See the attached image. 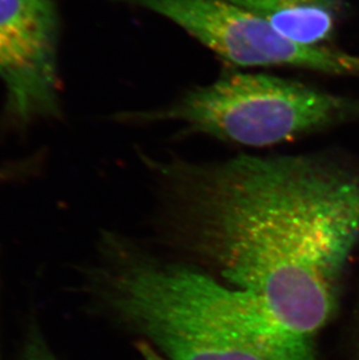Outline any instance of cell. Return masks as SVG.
<instances>
[{
  "instance_id": "277c9868",
  "label": "cell",
  "mask_w": 359,
  "mask_h": 360,
  "mask_svg": "<svg viewBox=\"0 0 359 360\" xmlns=\"http://www.w3.org/2000/svg\"><path fill=\"white\" fill-rule=\"evenodd\" d=\"M177 25L236 69H298L327 75H359V56L334 46H306L270 21L223 0H113Z\"/></svg>"
},
{
  "instance_id": "ba28073f",
  "label": "cell",
  "mask_w": 359,
  "mask_h": 360,
  "mask_svg": "<svg viewBox=\"0 0 359 360\" xmlns=\"http://www.w3.org/2000/svg\"><path fill=\"white\" fill-rule=\"evenodd\" d=\"M137 350H138V354L143 357L144 360H166L159 352H156L151 345L145 343V342H141V340L137 343Z\"/></svg>"
},
{
  "instance_id": "8992f818",
  "label": "cell",
  "mask_w": 359,
  "mask_h": 360,
  "mask_svg": "<svg viewBox=\"0 0 359 360\" xmlns=\"http://www.w3.org/2000/svg\"><path fill=\"white\" fill-rule=\"evenodd\" d=\"M270 21L287 38L306 46H332L344 0H223Z\"/></svg>"
},
{
  "instance_id": "52a82bcc",
  "label": "cell",
  "mask_w": 359,
  "mask_h": 360,
  "mask_svg": "<svg viewBox=\"0 0 359 360\" xmlns=\"http://www.w3.org/2000/svg\"><path fill=\"white\" fill-rule=\"evenodd\" d=\"M19 360H58L51 351L49 344L41 333L39 326H33L28 328L27 333L24 338Z\"/></svg>"
},
{
  "instance_id": "9c48e42d",
  "label": "cell",
  "mask_w": 359,
  "mask_h": 360,
  "mask_svg": "<svg viewBox=\"0 0 359 360\" xmlns=\"http://www.w3.org/2000/svg\"><path fill=\"white\" fill-rule=\"evenodd\" d=\"M0 176H1V175H0Z\"/></svg>"
},
{
  "instance_id": "3957f363",
  "label": "cell",
  "mask_w": 359,
  "mask_h": 360,
  "mask_svg": "<svg viewBox=\"0 0 359 360\" xmlns=\"http://www.w3.org/2000/svg\"><path fill=\"white\" fill-rule=\"evenodd\" d=\"M356 111L350 99L305 82L234 69L167 104L120 112L115 120L137 125L174 124L180 136L267 148L322 132Z\"/></svg>"
},
{
  "instance_id": "7a4b0ae2",
  "label": "cell",
  "mask_w": 359,
  "mask_h": 360,
  "mask_svg": "<svg viewBox=\"0 0 359 360\" xmlns=\"http://www.w3.org/2000/svg\"><path fill=\"white\" fill-rule=\"evenodd\" d=\"M84 288L101 313L166 360H317L314 342L288 333L248 292L110 232Z\"/></svg>"
},
{
  "instance_id": "5b68a950",
  "label": "cell",
  "mask_w": 359,
  "mask_h": 360,
  "mask_svg": "<svg viewBox=\"0 0 359 360\" xmlns=\"http://www.w3.org/2000/svg\"><path fill=\"white\" fill-rule=\"evenodd\" d=\"M58 44L53 0H0V81L15 120L58 115Z\"/></svg>"
},
{
  "instance_id": "6da1fadb",
  "label": "cell",
  "mask_w": 359,
  "mask_h": 360,
  "mask_svg": "<svg viewBox=\"0 0 359 360\" xmlns=\"http://www.w3.org/2000/svg\"><path fill=\"white\" fill-rule=\"evenodd\" d=\"M139 159L175 235L279 326L314 342L358 238V174L325 153Z\"/></svg>"
}]
</instances>
